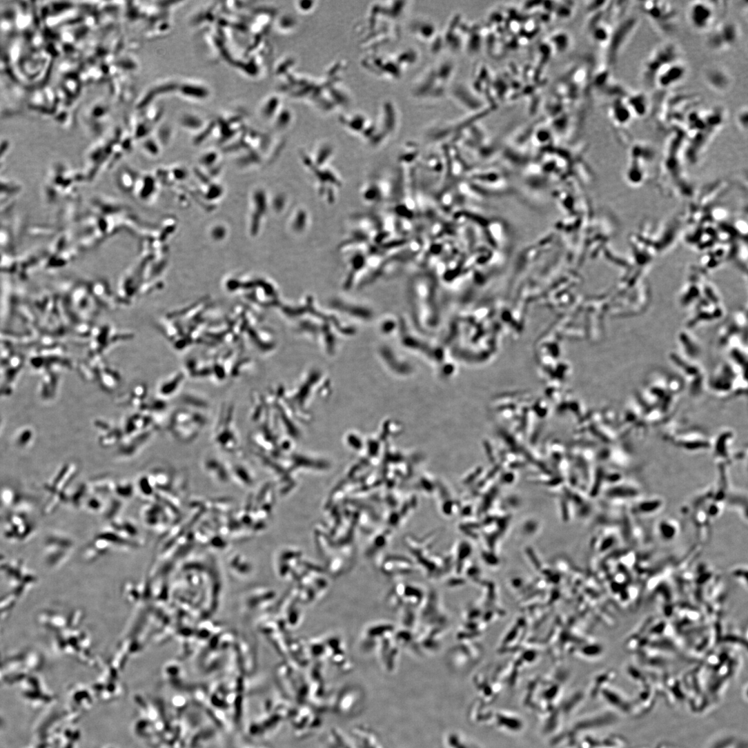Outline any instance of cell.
<instances>
[{"instance_id": "cell-6", "label": "cell", "mask_w": 748, "mask_h": 748, "mask_svg": "<svg viewBox=\"0 0 748 748\" xmlns=\"http://www.w3.org/2000/svg\"><path fill=\"white\" fill-rule=\"evenodd\" d=\"M703 79L711 89L718 92H725L731 84L730 75L719 67H709L706 69L703 72Z\"/></svg>"}, {"instance_id": "cell-4", "label": "cell", "mask_w": 748, "mask_h": 748, "mask_svg": "<svg viewBox=\"0 0 748 748\" xmlns=\"http://www.w3.org/2000/svg\"><path fill=\"white\" fill-rule=\"evenodd\" d=\"M643 12L665 31L671 30L676 20V12L669 3L654 1L644 3Z\"/></svg>"}, {"instance_id": "cell-2", "label": "cell", "mask_w": 748, "mask_h": 748, "mask_svg": "<svg viewBox=\"0 0 748 748\" xmlns=\"http://www.w3.org/2000/svg\"><path fill=\"white\" fill-rule=\"evenodd\" d=\"M739 39V29L731 21H727L718 26L709 35L707 46L714 51H725L736 45Z\"/></svg>"}, {"instance_id": "cell-8", "label": "cell", "mask_w": 748, "mask_h": 748, "mask_svg": "<svg viewBox=\"0 0 748 748\" xmlns=\"http://www.w3.org/2000/svg\"><path fill=\"white\" fill-rule=\"evenodd\" d=\"M633 116H645L649 111V99L644 93L627 95L624 97Z\"/></svg>"}, {"instance_id": "cell-3", "label": "cell", "mask_w": 748, "mask_h": 748, "mask_svg": "<svg viewBox=\"0 0 748 748\" xmlns=\"http://www.w3.org/2000/svg\"><path fill=\"white\" fill-rule=\"evenodd\" d=\"M688 20L691 26L698 32L709 30L716 17V8L711 2L692 3L688 9Z\"/></svg>"}, {"instance_id": "cell-9", "label": "cell", "mask_w": 748, "mask_h": 748, "mask_svg": "<svg viewBox=\"0 0 748 748\" xmlns=\"http://www.w3.org/2000/svg\"><path fill=\"white\" fill-rule=\"evenodd\" d=\"M613 116L616 122L620 126L627 125L633 119V115L627 106L624 97L615 104L613 108Z\"/></svg>"}, {"instance_id": "cell-10", "label": "cell", "mask_w": 748, "mask_h": 748, "mask_svg": "<svg viewBox=\"0 0 748 748\" xmlns=\"http://www.w3.org/2000/svg\"><path fill=\"white\" fill-rule=\"evenodd\" d=\"M747 108H742L737 115V123L739 128L746 130L747 128Z\"/></svg>"}, {"instance_id": "cell-7", "label": "cell", "mask_w": 748, "mask_h": 748, "mask_svg": "<svg viewBox=\"0 0 748 748\" xmlns=\"http://www.w3.org/2000/svg\"><path fill=\"white\" fill-rule=\"evenodd\" d=\"M637 25V21L635 19H629L622 22L617 30L616 37L618 39L615 41L614 43V56L613 58L618 57L620 50H622L624 46V44L629 40L634 31Z\"/></svg>"}, {"instance_id": "cell-5", "label": "cell", "mask_w": 748, "mask_h": 748, "mask_svg": "<svg viewBox=\"0 0 748 748\" xmlns=\"http://www.w3.org/2000/svg\"><path fill=\"white\" fill-rule=\"evenodd\" d=\"M687 72L686 63L679 59L665 67L658 74L654 85L660 89H669L682 82Z\"/></svg>"}, {"instance_id": "cell-1", "label": "cell", "mask_w": 748, "mask_h": 748, "mask_svg": "<svg viewBox=\"0 0 748 748\" xmlns=\"http://www.w3.org/2000/svg\"><path fill=\"white\" fill-rule=\"evenodd\" d=\"M680 52L676 45L665 43L658 46L644 64L642 79L648 86L654 85L658 74L667 66L678 61Z\"/></svg>"}]
</instances>
